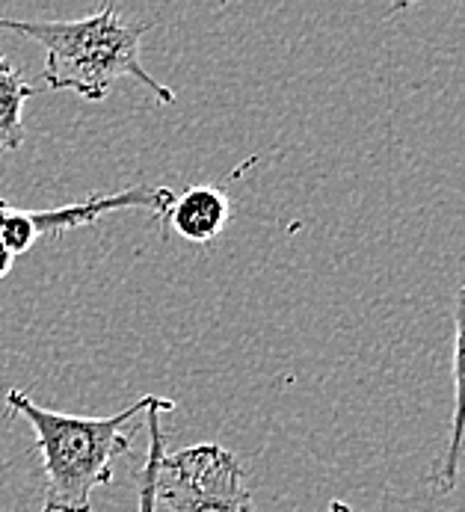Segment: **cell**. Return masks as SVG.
Returning a JSON list of instances; mask_svg holds the SVG:
<instances>
[{
	"label": "cell",
	"instance_id": "obj_5",
	"mask_svg": "<svg viewBox=\"0 0 465 512\" xmlns=\"http://www.w3.org/2000/svg\"><path fill=\"white\" fill-rule=\"evenodd\" d=\"M454 415L448 444L427 471V486L436 498L451 495L460 486V465L465 459V282L454 296Z\"/></svg>",
	"mask_w": 465,
	"mask_h": 512
},
{
	"label": "cell",
	"instance_id": "obj_9",
	"mask_svg": "<svg viewBox=\"0 0 465 512\" xmlns=\"http://www.w3.org/2000/svg\"><path fill=\"white\" fill-rule=\"evenodd\" d=\"M12 264H15V255L0 243V279L3 276H9V270H12Z\"/></svg>",
	"mask_w": 465,
	"mask_h": 512
},
{
	"label": "cell",
	"instance_id": "obj_4",
	"mask_svg": "<svg viewBox=\"0 0 465 512\" xmlns=\"http://www.w3.org/2000/svg\"><path fill=\"white\" fill-rule=\"evenodd\" d=\"M172 202H175V193L169 187H149V184L116 190V193H92L83 202H72V205L51 208V211H21V208H12L6 199H0V243L18 258L27 249H33L39 237H57L69 228L92 225L104 214L131 211V208H143L163 217Z\"/></svg>",
	"mask_w": 465,
	"mask_h": 512
},
{
	"label": "cell",
	"instance_id": "obj_8",
	"mask_svg": "<svg viewBox=\"0 0 465 512\" xmlns=\"http://www.w3.org/2000/svg\"><path fill=\"white\" fill-rule=\"evenodd\" d=\"M175 409V400H166V397H155V403L149 406V450H146V465H143V474H140V504L137 512H157V468H160V459H163V447H166V436L160 430V415L163 412H172Z\"/></svg>",
	"mask_w": 465,
	"mask_h": 512
},
{
	"label": "cell",
	"instance_id": "obj_3",
	"mask_svg": "<svg viewBox=\"0 0 465 512\" xmlns=\"http://www.w3.org/2000/svg\"><path fill=\"white\" fill-rule=\"evenodd\" d=\"M155 492L169 512H255L240 459L214 441L163 453Z\"/></svg>",
	"mask_w": 465,
	"mask_h": 512
},
{
	"label": "cell",
	"instance_id": "obj_2",
	"mask_svg": "<svg viewBox=\"0 0 465 512\" xmlns=\"http://www.w3.org/2000/svg\"><path fill=\"white\" fill-rule=\"evenodd\" d=\"M0 30L27 36L45 48V86L101 101L119 77L140 80L160 104H172L169 86L143 66V36L149 24H134L104 3L98 12L75 21H18L0 18Z\"/></svg>",
	"mask_w": 465,
	"mask_h": 512
},
{
	"label": "cell",
	"instance_id": "obj_7",
	"mask_svg": "<svg viewBox=\"0 0 465 512\" xmlns=\"http://www.w3.org/2000/svg\"><path fill=\"white\" fill-rule=\"evenodd\" d=\"M39 89L24 80L9 57L0 51V151H18L24 146V104L33 98Z\"/></svg>",
	"mask_w": 465,
	"mask_h": 512
},
{
	"label": "cell",
	"instance_id": "obj_1",
	"mask_svg": "<svg viewBox=\"0 0 465 512\" xmlns=\"http://www.w3.org/2000/svg\"><path fill=\"white\" fill-rule=\"evenodd\" d=\"M3 403L9 415L24 418L36 436L45 474L39 512H92V492L113 480V459L125 456L134 444L128 427L149 412L155 394L140 397L110 418H80L45 409L21 388L6 391Z\"/></svg>",
	"mask_w": 465,
	"mask_h": 512
},
{
	"label": "cell",
	"instance_id": "obj_10",
	"mask_svg": "<svg viewBox=\"0 0 465 512\" xmlns=\"http://www.w3.org/2000/svg\"><path fill=\"white\" fill-rule=\"evenodd\" d=\"M326 512H353V507H350L347 501H338V498H335V501H329V510Z\"/></svg>",
	"mask_w": 465,
	"mask_h": 512
},
{
	"label": "cell",
	"instance_id": "obj_6",
	"mask_svg": "<svg viewBox=\"0 0 465 512\" xmlns=\"http://www.w3.org/2000/svg\"><path fill=\"white\" fill-rule=\"evenodd\" d=\"M163 220L190 243H211L232 220V202L220 187H187L184 196H175Z\"/></svg>",
	"mask_w": 465,
	"mask_h": 512
}]
</instances>
